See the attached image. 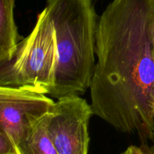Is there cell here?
<instances>
[{
	"mask_svg": "<svg viewBox=\"0 0 154 154\" xmlns=\"http://www.w3.org/2000/svg\"><path fill=\"white\" fill-rule=\"evenodd\" d=\"M54 102L48 94L31 87H0V129L17 145L50 112Z\"/></svg>",
	"mask_w": 154,
	"mask_h": 154,
	"instance_id": "5",
	"label": "cell"
},
{
	"mask_svg": "<svg viewBox=\"0 0 154 154\" xmlns=\"http://www.w3.org/2000/svg\"><path fill=\"white\" fill-rule=\"evenodd\" d=\"M0 154H17L16 144L12 138L0 129Z\"/></svg>",
	"mask_w": 154,
	"mask_h": 154,
	"instance_id": "8",
	"label": "cell"
},
{
	"mask_svg": "<svg viewBox=\"0 0 154 154\" xmlns=\"http://www.w3.org/2000/svg\"><path fill=\"white\" fill-rule=\"evenodd\" d=\"M57 65L55 31L45 8L13 57L0 63V87H31L49 96L55 82Z\"/></svg>",
	"mask_w": 154,
	"mask_h": 154,
	"instance_id": "3",
	"label": "cell"
},
{
	"mask_svg": "<svg viewBox=\"0 0 154 154\" xmlns=\"http://www.w3.org/2000/svg\"><path fill=\"white\" fill-rule=\"evenodd\" d=\"M121 154H154V145L141 144V146L131 145Z\"/></svg>",
	"mask_w": 154,
	"mask_h": 154,
	"instance_id": "9",
	"label": "cell"
},
{
	"mask_svg": "<svg viewBox=\"0 0 154 154\" xmlns=\"http://www.w3.org/2000/svg\"><path fill=\"white\" fill-rule=\"evenodd\" d=\"M48 114L36 123L25 139L17 144V154H58L48 132Z\"/></svg>",
	"mask_w": 154,
	"mask_h": 154,
	"instance_id": "7",
	"label": "cell"
},
{
	"mask_svg": "<svg viewBox=\"0 0 154 154\" xmlns=\"http://www.w3.org/2000/svg\"><path fill=\"white\" fill-rule=\"evenodd\" d=\"M57 39L55 82L49 96L59 99L90 89L96 66L98 20L93 0H47Z\"/></svg>",
	"mask_w": 154,
	"mask_h": 154,
	"instance_id": "2",
	"label": "cell"
},
{
	"mask_svg": "<svg viewBox=\"0 0 154 154\" xmlns=\"http://www.w3.org/2000/svg\"><path fill=\"white\" fill-rule=\"evenodd\" d=\"M93 114L141 144L154 140V0H112L98 20Z\"/></svg>",
	"mask_w": 154,
	"mask_h": 154,
	"instance_id": "1",
	"label": "cell"
},
{
	"mask_svg": "<svg viewBox=\"0 0 154 154\" xmlns=\"http://www.w3.org/2000/svg\"><path fill=\"white\" fill-rule=\"evenodd\" d=\"M15 0H0V63L9 61L21 42L14 17Z\"/></svg>",
	"mask_w": 154,
	"mask_h": 154,
	"instance_id": "6",
	"label": "cell"
},
{
	"mask_svg": "<svg viewBox=\"0 0 154 154\" xmlns=\"http://www.w3.org/2000/svg\"><path fill=\"white\" fill-rule=\"evenodd\" d=\"M91 105L79 95L62 96L48 114L47 129L58 154H87Z\"/></svg>",
	"mask_w": 154,
	"mask_h": 154,
	"instance_id": "4",
	"label": "cell"
}]
</instances>
